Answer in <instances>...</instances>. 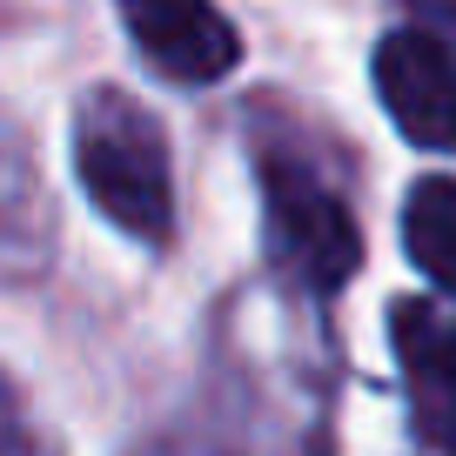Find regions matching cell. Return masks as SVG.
<instances>
[{
    "label": "cell",
    "mask_w": 456,
    "mask_h": 456,
    "mask_svg": "<svg viewBox=\"0 0 456 456\" xmlns=\"http://www.w3.org/2000/svg\"><path fill=\"white\" fill-rule=\"evenodd\" d=\"M114 7L128 20L134 47L168 81L208 87L222 74H235V61H242V41H235V28L222 20L215 0H114Z\"/></svg>",
    "instance_id": "4"
},
{
    "label": "cell",
    "mask_w": 456,
    "mask_h": 456,
    "mask_svg": "<svg viewBox=\"0 0 456 456\" xmlns=\"http://www.w3.org/2000/svg\"><path fill=\"white\" fill-rule=\"evenodd\" d=\"M423 14H436V20H443V28H450V34H456V0H423Z\"/></svg>",
    "instance_id": "7"
},
{
    "label": "cell",
    "mask_w": 456,
    "mask_h": 456,
    "mask_svg": "<svg viewBox=\"0 0 456 456\" xmlns=\"http://www.w3.org/2000/svg\"><path fill=\"white\" fill-rule=\"evenodd\" d=\"M403 242H410V262L456 296V182L450 175H429V182L410 188V208H403Z\"/></svg>",
    "instance_id": "6"
},
{
    "label": "cell",
    "mask_w": 456,
    "mask_h": 456,
    "mask_svg": "<svg viewBox=\"0 0 456 456\" xmlns=\"http://www.w3.org/2000/svg\"><path fill=\"white\" fill-rule=\"evenodd\" d=\"M262 222H269V248L296 282L309 289H342L362 262V228L349 201L329 195L309 168L296 161H262Z\"/></svg>",
    "instance_id": "2"
},
{
    "label": "cell",
    "mask_w": 456,
    "mask_h": 456,
    "mask_svg": "<svg viewBox=\"0 0 456 456\" xmlns=\"http://www.w3.org/2000/svg\"><path fill=\"white\" fill-rule=\"evenodd\" d=\"M74 168H81V188L114 228H128L142 242H168L175 228L168 134L142 101L114 94V87L87 94L74 114Z\"/></svg>",
    "instance_id": "1"
},
{
    "label": "cell",
    "mask_w": 456,
    "mask_h": 456,
    "mask_svg": "<svg viewBox=\"0 0 456 456\" xmlns=\"http://www.w3.org/2000/svg\"><path fill=\"white\" fill-rule=\"evenodd\" d=\"M389 342L410 376V410L423 443L456 456V315L436 302H403L389 315Z\"/></svg>",
    "instance_id": "5"
},
{
    "label": "cell",
    "mask_w": 456,
    "mask_h": 456,
    "mask_svg": "<svg viewBox=\"0 0 456 456\" xmlns=\"http://www.w3.org/2000/svg\"><path fill=\"white\" fill-rule=\"evenodd\" d=\"M376 94L416 148H456V47L429 28H396L376 41Z\"/></svg>",
    "instance_id": "3"
}]
</instances>
